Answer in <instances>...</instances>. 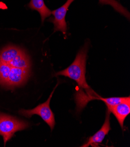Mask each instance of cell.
Returning <instances> with one entry per match:
<instances>
[{
  "instance_id": "8",
  "label": "cell",
  "mask_w": 130,
  "mask_h": 147,
  "mask_svg": "<svg viewBox=\"0 0 130 147\" xmlns=\"http://www.w3.org/2000/svg\"><path fill=\"white\" fill-rule=\"evenodd\" d=\"M28 7L32 10L37 11L40 13L42 24L46 18L51 15V11L46 5L44 0H31V2L28 4Z\"/></svg>"
},
{
  "instance_id": "2",
  "label": "cell",
  "mask_w": 130,
  "mask_h": 147,
  "mask_svg": "<svg viewBox=\"0 0 130 147\" xmlns=\"http://www.w3.org/2000/svg\"><path fill=\"white\" fill-rule=\"evenodd\" d=\"M89 49V43H86L79 51L75 59L69 66L65 69L56 73L57 76H64L77 82L79 90L76 95L77 109L81 110L86 105L84 101V92L85 91L88 102L92 100H97L99 96L88 86L86 80V62Z\"/></svg>"
},
{
  "instance_id": "3",
  "label": "cell",
  "mask_w": 130,
  "mask_h": 147,
  "mask_svg": "<svg viewBox=\"0 0 130 147\" xmlns=\"http://www.w3.org/2000/svg\"><path fill=\"white\" fill-rule=\"evenodd\" d=\"M30 126L29 123L16 117L0 112V136L3 137L4 146L17 132L23 131Z\"/></svg>"
},
{
  "instance_id": "5",
  "label": "cell",
  "mask_w": 130,
  "mask_h": 147,
  "mask_svg": "<svg viewBox=\"0 0 130 147\" xmlns=\"http://www.w3.org/2000/svg\"><path fill=\"white\" fill-rule=\"evenodd\" d=\"M75 0H67L66 3L61 7L51 11L53 17L48 20V21L54 24V32L60 31L64 35H65L67 31V22L65 21L66 13L68 11L69 5Z\"/></svg>"
},
{
  "instance_id": "7",
  "label": "cell",
  "mask_w": 130,
  "mask_h": 147,
  "mask_svg": "<svg viewBox=\"0 0 130 147\" xmlns=\"http://www.w3.org/2000/svg\"><path fill=\"white\" fill-rule=\"evenodd\" d=\"M109 111L114 114L119 123L121 128H124V123L127 115L130 113V97H127V98L121 102L120 103L112 106H107Z\"/></svg>"
},
{
  "instance_id": "6",
  "label": "cell",
  "mask_w": 130,
  "mask_h": 147,
  "mask_svg": "<svg viewBox=\"0 0 130 147\" xmlns=\"http://www.w3.org/2000/svg\"><path fill=\"white\" fill-rule=\"evenodd\" d=\"M110 112L107 109L105 123L101 128L92 136H91L85 144H83L82 147H88L89 145L92 146H97L100 144L102 142L105 137L108 134L110 130H111L110 123Z\"/></svg>"
},
{
  "instance_id": "9",
  "label": "cell",
  "mask_w": 130,
  "mask_h": 147,
  "mask_svg": "<svg viewBox=\"0 0 130 147\" xmlns=\"http://www.w3.org/2000/svg\"><path fill=\"white\" fill-rule=\"evenodd\" d=\"M100 5H109L111 6L115 11L129 20V12L119 1L116 0H99Z\"/></svg>"
},
{
  "instance_id": "1",
  "label": "cell",
  "mask_w": 130,
  "mask_h": 147,
  "mask_svg": "<svg viewBox=\"0 0 130 147\" xmlns=\"http://www.w3.org/2000/svg\"><path fill=\"white\" fill-rule=\"evenodd\" d=\"M32 75V62L25 49L10 44L0 49V89L12 92L21 89Z\"/></svg>"
},
{
  "instance_id": "10",
  "label": "cell",
  "mask_w": 130,
  "mask_h": 147,
  "mask_svg": "<svg viewBox=\"0 0 130 147\" xmlns=\"http://www.w3.org/2000/svg\"><path fill=\"white\" fill-rule=\"evenodd\" d=\"M127 97H109V98H103L99 96L97 100H102L106 105L107 106H112L118 105L121 102L124 101Z\"/></svg>"
},
{
  "instance_id": "4",
  "label": "cell",
  "mask_w": 130,
  "mask_h": 147,
  "mask_svg": "<svg viewBox=\"0 0 130 147\" xmlns=\"http://www.w3.org/2000/svg\"><path fill=\"white\" fill-rule=\"evenodd\" d=\"M58 84L54 89L53 92L50 94L49 98L43 103H41L36 107L32 109H21L19 110L18 113L20 115L25 117L26 118L30 119L33 115H38L43 119L46 124H47L52 131L55 126V121L54 114L50 107V102L53 94L54 92L55 88L57 87Z\"/></svg>"
}]
</instances>
